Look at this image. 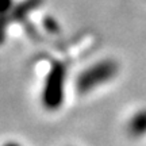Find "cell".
<instances>
[{
  "label": "cell",
  "mask_w": 146,
  "mask_h": 146,
  "mask_svg": "<svg viewBox=\"0 0 146 146\" xmlns=\"http://www.w3.org/2000/svg\"><path fill=\"white\" fill-rule=\"evenodd\" d=\"M41 3V0H25L23 3L15 5L12 8V12H11V21L14 22H21L26 18L30 11H33L34 8H36Z\"/></svg>",
  "instance_id": "cell-4"
},
{
  "label": "cell",
  "mask_w": 146,
  "mask_h": 146,
  "mask_svg": "<svg viewBox=\"0 0 146 146\" xmlns=\"http://www.w3.org/2000/svg\"><path fill=\"white\" fill-rule=\"evenodd\" d=\"M3 146H22V145L18 143V142H15V141H10V142H5Z\"/></svg>",
  "instance_id": "cell-6"
},
{
  "label": "cell",
  "mask_w": 146,
  "mask_h": 146,
  "mask_svg": "<svg viewBox=\"0 0 146 146\" xmlns=\"http://www.w3.org/2000/svg\"><path fill=\"white\" fill-rule=\"evenodd\" d=\"M119 65L115 60L104 58L98 62L92 64L91 66L85 68L77 76L76 80V89L78 94H89L96 88L102 87L103 84L110 83L118 74Z\"/></svg>",
  "instance_id": "cell-1"
},
{
  "label": "cell",
  "mask_w": 146,
  "mask_h": 146,
  "mask_svg": "<svg viewBox=\"0 0 146 146\" xmlns=\"http://www.w3.org/2000/svg\"><path fill=\"white\" fill-rule=\"evenodd\" d=\"M126 130L133 138H142L146 135V108H142L131 115Z\"/></svg>",
  "instance_id": "cell-3"
},
{
  "label": "cell",
  "mask_w": 146,
  "mask_h": 146,
  "mask_svg": "<svg viewBox=\"0 0 146 146\" xmlns=\"http://www.w3.org/2000/svg\"><path fill=\"white\" fill-rule=\"evenodd\" d=\"M12 8H14L12 0H0V15H10L12 12Z\"/></svg>",
  "instance_id": "cell-5"
},
{
  "label": "cell",
  "mask_w": 146,
  "mask_h": 146,
  "mask_svg": "<svg viewBox=\"0 0 146 146\" xmlns=\"http://www.w3.org/2000/svg\"><path fill=\"white\" fill-rule=\"evenodd\" d=\"M66 85V66L62 62H53L46 74L42 88V104L49 111L61 108L65 100Z\"/></svg>",
  "instance_id": "cell-2"
}]
</instances>
